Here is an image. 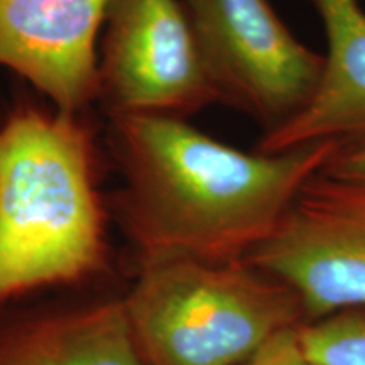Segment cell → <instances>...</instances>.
<instances>
[{"mask_svg": "<svg viewBox=\"0 0 365 365\" xmlns=\"http://www.w3.org/2000/svg\"><path fill=\"white\" fill-rule=\"evenodd\" d=\"M0 365H143L120 296L0 308Z\"/></svg>", "mask_w": 365, "mask_h": 365, "instance_id": "cell-8", "label": "cell"}, {"mask_svg": "<svg viewBox=\"0 0 365 365\" xmlns=\"http://www.w3.org/2000/svg\"><path fill=\"white\" fill-rule=\"evenodd\" d=\"M298 328H291L274 336L244 365H318L304 352Z\"/></svg>", "mask_w": 365, "mask_h": 365, "instance_id": "cell-11", "label": "cell"}, {"mask_svg": "<svg viewBox=\"0 0 365 365\" xmlns=\"http://www.w3.org/2000/svg\"><path fill=\"white\" fill-rule=\"evenodd\" d=\"M97 100L108 117L185 118L215 105L181 0H108Z\"/></svg>", "mask_w": 365, "mask_h": 365, "instance_id": "cell-6", "label": "cell"}, {"mask_svg": "<svg viewBox=\"0 0 365 365\" xmlns=\"http://www.w3.org/2000/svg\"><path fill=\"white\" fill-rule=\"evenodd\" d=\"M304 352L318 365H365V312H341L298 328Z\"/></svg>", "mask_w": 365, "mask_h": 365, "instance_id": "cell-10", "label": "cell"}, {"mask_svg": "<svg viewBox=\"0 0 365 365\" xmlns=\"http://www.w3.org/2000/svg\"><path fill=\"white\" fill-rule=\"evenodd\" d=\"M340 145L323 140L277 154L244 153L185 118L108 117V148L120 175L108 212L137 266L245 261Z\"/></svg>", "mask_w": 365, "mask_h": 365, "instance_id": "cell-1", "label": "cell"}, {"mask_svg": "<svg viewBox=\"0 0 365 365\" xmlns=\"http://www.w3.org/2000/svg\"><path fill=\"white\" fill-rule=\"evenodd\" d=\"M327 36L325 71L303 112L264 134L259 153L277 154L299 145L365 140V9L360 0H308Z\"/></svg>", "mask_w": 365, "mask_h": 365, "instance_id": "cell-9", "label": "cell"}, {"mask_svg": "<svg viewBox=\"0 0 365 365\" xmlns=\"http://www.w3.org/2000/svg\"><path fill=\"white\" fill-rule=\"evenodd\" d=\"M108 213L81 113L16 105L0 122V308L107 271Z\"/></svg>", "mask_w": 365, "mask_h": 365, "instance_id": "cell-2", "label": "cell"}, {"mask_svg": "<svg viewBox=\"0 0 365 365\" xmlns=\"http://www.w3.org/2000/svg\"><path fill=\"white\" fill-rule=\"evenodd\" d=\"M108 0H0V68L65 113L98 98V38Z\"/></svg>", "mask_w": 365, "mask_h": 365, "instance_id": "cell-7", "label": "cell"}, {"mask_svg": "<svg viewBox=\"0 0 365 365\" xmlns=\"http://www.w3.org/2000/svg\"><path fill=\"white\" fill-rule=\"evenodd\" d=\"M215 103L264 134L293 120L317 93L325 54L287 29L269 0H181Z\"/></svg>", "mask_w": 365, "mask_h": 365, "instance_id": "cell-4", "label": "cell"}, {"mask_svg": "<svg viewBox=\"0 0 365 365\" xmlns=\"http://www.w3.org/2000/svg\"><path fill=\"white\" fill-rule=\"evenodd\" d=\"M323 173L365 185V140L340 145Z\"/></svg>", "mask_w": 365, "mask_h": 365, "instance_id": "cell-12", "label": "cell"}, {"mask_svg": "<svg viewBox=\"0 0 365 365\" xmlns=\"http://www.w3.org/2000/svg\"><path fill=\"white\" fill-rule=\"evenodd\" d=\"M245 261L291 287L308 322L365 312V185L318 173Z\"/></svg>", "mask_w": 365, "mask_h": 365, "instance_id": "cell-5", "label": "cell"}, {"mask_svg": "<svg viewBox=\"0 0 365 365\" xmlns=\"http://www.w3.org/2000/svg\"><path fill=\"white\" fill-rule=\"evenodd\" d=\"M122 301L143 365H244L308 322L294 291L247 261L139 264Z\"/></svg>", "mask_w": 365, "mask_h": 365, "instance_id": "cell-3", "label": "cell"}]
</instances>
